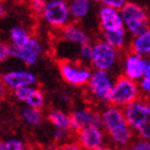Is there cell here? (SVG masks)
I'll list each match as a JSON object with an SVG mask.
<instances>
[{
	"label": "cell",
	"instance_id": "31",
	"mask_svg": "<svg viewBox=\"0 0 150 150\" xmlns=\"http://www.w3.org/2000/svg\"><path fill=\"white\" fill-rule=\"evenodd\" d=\"M58 150H84V149L73 139V141H67L59 144L58 145Z\"/></svg>",
	"mask_w": 150,
	"mask_h": 150
},
{
	"label": "cell",
	"instance_id": "13",
	"mask_svg": "<svg viewBox=\"0 0 150 150\" xmlns=\"http://www.w3.org/2000/svg\"><path fill=\"white\" fill-rule=\"evenodd\" d=\"M0 78L6 89L12 91L22 87L35 86L38 83L35 74L29 70H11L3 73Z\"/></svg>",
	"mask_w": 150,
	"mask_h": 150
},
{
	"label": "cell",
	"instance_id": "16",
	"mask_svg": "<svg viewBox=\"0 0 150 150\" xmlns=\"http://www.w3.org/2000/svg\"><path fill=\"white\" fill-rule=\"evenodd\" d=\"M101 39L119 52L127 50L129 46V42H130L129 33L125 27L112 30V31L101 32Z\"/></svg>",
	"mask_w": 150,
	"mask_h": 150
},
{
	"label": "cell",
	"instance_id": "38",
	"mask_svg": "<svg viewBox=\"0 0 150 150\" xmlns=\"http://www.w3.org/2000/svg\"><path fill=\"white\" fill-rule=\"evenodd\" d=\"M26 150H42V149L35 147V146H28V147H26Z\"/></svg>",
	"mask_w": 150,
	"mask_h": 150
},
{
	"label": "cell",
	"instance_id": "20",
	"mask_svg": "<svg viewBox=\"0 0 150 150\" xmlns=\"http://www.w3.org/2000/svg\"><path fill=\"white\" fill-rule=\"evenodd\" d=\"M31 33L24 26H14L9 32V39L12 47H21L25 45L31 38Z\"/></svg>",
	"mask_w": 150,
	"mask_h": 150
},
{
	"label": "cell",
	"instance_id": "40",
	"mask_svg": "<svg viewBox=\"0 0 150 150\" xmlns=\"http://www.w3.org/2000/svg\"><path fill=\"white\" fill-rule=\"evenodd\" d=\"M0 150H3V143L0 142Z\"/></svg>",
	"mask_w": 150,
	"mask_h": 150
},
{
	"label": "cell",
	"instance_id": "8",
	"mask_svg": "<svg viewBox=\"0 0 150 150\" xmlns=\"http://www.w3.org/2000/svg\"><path fill=\"white\" fill-rule=\"evenodd\" d=\"M41 17L48 27L55 30H61L72 22L67 0H48Z\"/></svg>",
	"mask_w": 150,
	"mask_h": 150
},
{
	"label": "cell",
	"instance_id": "17",
	"mask_svg": "<svg viewBox=\"0 0 150 150\" xmlns=\"http://www.w3.org/2000/svg\"><path fill=\"white\" fill-rule=\"evenodd\" d=\"M128 50L150 59V27L143 33L130 39Z\"/></svg>",
	"mask_w": 150,
	"mask_h": 150
},
{
	"label": "cell",
	"instance_id": "6",
	"mask_svg": "<svg viewBox=\"0 0 150 150\" xmlns=\"http://www.w3.org/2000/svg\"><path fill=\"white\" fill-rule=\"evenodd\" d=\"M60 77L66 84L75 88L86 87L90 79L92 70L89 66L83 64L78 60L60 59L57 63Z\"/></svg>",
	"mask_w": 150,
	"mask_h": 150
},
{
	"label": "cell",
	"instance_id": "39",
	"mask_svg": "<svg viewBox=\"0 0 150 150\" xmlns=\"http://www.w3.org/2000/svg\"><path fill=\"white\" fill-rule=\"evenodd\" d=\"M89 1H91L92 3H99V2H101V0H89Z\"/></svg>",
	"mask_w": 150,
	"mask_h": 150
},
{
	"label": "cell",
	"instance_id": "28",
	"mask_svg": "<svg viewBox=\"0 0 150 150\" xmlns=\"http://www.w3.org/2000/svg\"><path fill=\"white\" fill-rule=\"evenodd\" d=\"M138 87L141 90V96L143 99L150 101V81L147 77H143L138 81Z\"/></svg>",
	"mask_w": 150,
	"mask_h": 150
},
{
	"label": "cell",
	"instance_id": "5",
	"mask_svg": "<svg viewBox=\"0 0 150 150\" xmlns=\"http://www.w3.org/2000/svg\"><path fill=\"white\" fill-rule=\"evenodd\" d=\"M141 98V90L137 81L125 77L123 74L118 75L114 79L110 104L123 108Z\"/></svg>",
	"mask_w": 150,
	"mask_h": 150
},
{
	"label": "cell",
	"instance_id": "22",
	"mask_svg": "<svg viewBox=\"0 0 150 150\" xmlns=\"http://www.w3.org/2000/svg\"><path fill=\"white\" fill-rule=\"evenodd\" d=\"M21 117L27 125H31V127L40 125L45 118L42 110H35V108L28 106H25L21 110Z\"/></svg>",
	"mask_w": 150,
	"mask_h": 150
},
{
	"label": "cell",
	"instance_id": "2",
	"mask_svg": "<svg viewBox=\"0 0 150 150\" xmlns=\"http://www.w3.org/2000/svg\"><path fill=\"white\" fill-rule=\"evenodd\" d=\"M122 110L130 128L137 137L150 141V101L141 98Z\"/></svg>",
	"mask_w": 150,
	"mask_h": 150
},
{
	"label": "cell",
	"instance_id": "25",
	"mask_svg": "<svg viewBox=\"0 0 150 150\" xmlns=\"http://www.w3.org/2000/svg\"><path fill=\"white\" fill-rule=\"evenodd\" d=\"M48 0H27L28 8L31 13L35 16H41V13L45 8Z\"/></svg>",
	"mask_w": 150,
	"mask_h": 150
},
{
	"label": "cell",
	"instance_id": "19",
	"mask_svg": "<svg viewBox=\"0 0 150 150\" xmlns=\"http://www.w3.org/2000/svg\"><path fill=\"white\" fill-rule=\"evenodd\" d=\"M72 22L79 23L90 13L92 2L89 0H67Z\"/></svg>",
	"mask_w": 150,
	"mask_h": 150
},
{
	"label": "cell",
	"instance_id": "12",
	"mask_svg": "<svg viewBox=\"0 0 150 150\" xmlns=\"http://www.w3.org/2000/svg\"><path fill=\"white\" fill-rule=\"evenodd\" d=\"M148 59L128 50L122 60V74L134 81H139L145 76Z\"/></svg>",
	"mask_w": 150,
	"mask_h": 150
},
{
	"label": "cell",
	"instance_id": "30",
	"mask_svg": "<svg viewBox=\"0 0 150 150\" xmlns=\"http://www.w3.org/2000/svg\"><path fill=\"white\" fill-rule=\"evenodd\" d=\"M128 1L129 0H101V3H102V6L112 8V9L120 11L122 9V6H125Z\"/></svg>",
	"mask_w": 150,
	"mask_h": 150
},
{
	"label": "cell",
	"instance_id": "9",
	"mask_svg": "<svg viewBox=\"0 0 150 150\" xmlns=\"http://www.w3.org/2000/svg\"><path fill=\"white\" fill-rule=\"evenodd\" d=\"M71 131L74 134L75 132L79 131L81 129L93 125L98 128H102V118L101 112L93 110L92 107H81L75 108L69 114Z\"/></svg>",
	"mask_w": 150,
	"mask_h": 150
},
{
	"label": "cell",
	"instance_id": "11",
	"mask_svg": "<svg viewBox=\"0 0 150 150\" xmlns=\"http://www.w3.org/2000/svg\"><path fill=\"white\" fill-rule=\"evenodd\" d=\"M74 141L84 150H94L104 145L105 133L102 128L88 125L75 132Z\"/></svg>",
	"mask_w": 150,
	"mask_h": 150
},
{
	"label": "cell",
	"instance_id": "36",
	"mask_svg": "<svg viewBox=\"0 0 150 150\" xmlns=\"http://www.w3.org/2000/svg\"><path fill=\"white\" fill-rule=\"evenodd\" d=\"M94 150H116L114 147H112V146H107V145H102V146H100V147H98L97 149Z\"/></svg>",
	"mask_w": 150,
	"mask_h": 150
},
{
	"label": "cell",
	"instance_id": "1",
	"mask_svg": "<svg viewBox=\"0 0 150 150\" xmlns=\"http://www.w3.org/2000/svg\"><path fill=\"white\" fill-rule=\"evenodd\" d=\"M101 118L105 136L116 150H125L135 139V133L130 128L121 107L106 105L101 112Z\"/></svg>",
	"mask_w": 150,
	"mask_h": 150
},
{
	"label": "cell",
	"instance_id": "35",
	"mask_svg": "<svg viewBox=\"0 0 150 150\" xmlns=\"http://www.w3.org/2000/svg\"><path fill=\"white\" fill-rule=\"evenodd\" d=\"M145 77H147L150 81V59H148L147 68H146V71H145Z\"/></svg>",
	"mask_w": 150,
	"mask_h": 150
},
{
	"label": "cell",
	"instance_id": "32",
	"mask_svg": "<svg viewBox=\"0 0 150 150\" xmlns=\"http://www.w3.org/2000/svg\"><path fill=\"white\" fill-rule=\"evenodd\" d=\"M59 99L62 101V103H64V104L72 103V97H71L68 92H61V93L59 94Z\"/></svg>",
	"mask_w": 150,
	"mask_h": 150
},
{
	"label": "cell",
	"instance_id": "26",
	"mask_svg": "<svg viewBox=\"0 0 150 150\" xmlns=\"http://www.w3.org/2000/svg\"><path fill=\"white\" fill-rule=\"evenodd\" d=\"M12 57V46L11 44L0 41V64L6 62Z\"/></svg>",
	"mask_w": 150,
	"mask_h": 150
},
{
	"label": "cell",
	"instance_id": "10",
	"mask_svg": "<svg viewBox=\"0 0 150 150\" xmlns=\"http://www.w3.org/2000/svg\"><path fill=\"white\" fill-rule=\"evenodd\" d=\"M43 54V45L38 38L32 35L30 40L21 47H12V57L27 67L35 66Z\"/></svg>",
	"mask_w": 150,
	"mask_h": 150
},
{
	"label": "cell",
	"instance_id": "29",
	"mask_svg": "<svg viewBox=\"0 0 150 150\" xmlns=\"http://www.w3.org/2000/svg\"><path fill=\"white\" fill-rule=\"evenodd\" d=\"M32 87L33 86H30V87H22V88H18V89H15L14 91H12L13 96H14V98L17 101L24 103L26 101V99H27V97H28V94Z\"/></svg>",
	"mask_w": 150,
	"mask_h": 150
},
{
	"label": "cell",
	"instance_id": "4",
	"mask_svg": "<svg viewBox=\"0 0 150 150\" xmlns=\"http://www.w3.org/2000/svg\"><path fill=\"white\" fill-rule=\"evenodd\" d=\"M114 79L110 74L105 71L93 70L90 79L86 85V94L92 102L103 105H110V94Z\"/></svg>",
	"mask_w": 150,
	"mask_h": 150
},
{
	"label": "cell",
	"instance_id": "34",
	"mask_svg": "<svg viewBox=\"0 0 150 150\" xmlns=\"http://www.w3.org/2000/svg\"><path fill=\"white\" fill-rule=\"evenodd\" d=\"M6 14V6L3 0H0V19L3 18Z\"/></svg>",
	"mask_w": 150,
	"mask_h": 150
},
{
	"label": "cell",
	"instance_id": "37",
	"mask_svg": "<svg viewBox=\"0 0 150 150\" xmlns=\"http://www.w3.org/2000/svg\"><path fill=\"white\" fill-rule=\"evenodd\" d=\"M42 150H58V145L57 144H50L48 145L46 148H44Z\"/></svg>",
	"mask_w": 150,
	"mask_h": 150
},
{
	"label": "cell",
	"instance_id": "7",
	"mask_svg": "<svg viewBox=\"0 0 150 150\" xmlns=\"http://www.w3.org/2000/svg\"><path fill=\"white\" fill-rule=\"evenodd\" d=\"M119 50H115L102 39H97L92 43V57L90 68L97 71L108 72L115 68L119 61Z\"/></svg>",
	"mask_w": 150,
	"mask_h": 150
},
{
	"label": "cell",
	"instance_id": "21",
	"mask_svg": "<svg viewBox=\"0 0 150 150\" xmlns=\"http://www.w3.org/2000/svg\"><path fill=\"white\" fill-rule=\"evenodd\" d=\"M24 103L28 107H32L35 110H43L46 103V98H45L43 90L33 86Z\"/></svg>",
	"mask_w": 150,
	"mask_h": 150
},
{
	"label": "cell",
	"instance_id": "33",
	"mask_svg": "<svg viewBox=\"0 0 150 150\" xmlns=\"http://www.w3.org/2000/svg\"><path fill=\"white\" fill-rule=\"evenodd\" d=\"M6 91H8V89H6V86L3 85L2 81H1V78H0V102H1V101L6 98Z\"/></svg>",
	"mask_w": 150,
	"mask_h": 150
},
{
	"label": "cell",
	"instance_id": "27",
	"mask_svg": "<svg viewBox=\"0 0 150 150\" xmlns=\"http://www.w3.org/2000/svg\"><path fill=\"white\" fill-rule=\"evenodd\" d=\"M125 150H150V141H145L137 137Z\"/></svg>",
	"mask_w": 150,
	"mask_h": 150
},
{
	"label": "cell",
	"instance_id": "18",
	"mask_svg": "<svg viewBox=\"0 0 150 150\" xmlns=\"http://www.w3.org/2000/svg\"><path fill=\"white\" fill-rule=\"evenodd\" d=\"M46 119L55 129L72 133V131H71V123H70V116L68 112H63L62 110H60V108H50L46 112Z\"/></svg>",
	"mask_w": 150,
	"mask_h": 150
},
{
	"label": "cell",
	"instance_id": "24",
	"mask_svg": "<svg viewBox=\"0 0 150 150\" xmlns=\"http://www.w3.org/2000/svg\"><path fill=\"white\" fill-rule=\"evenodd\" d=\"M26 144L19 138H9L3 142V150H26Z\"/></svg>",
	"mask_w": 150,
	"mask_h": 150
},
{
	"label": "cell",
	"instance_id": "23",
	"mask_svg": "<svg viewBox=\"0 0 150 150\" xmlns=\"http://www.w3.org/2000/svg\"><path fill=\"white\" fill-rule=\"evenodd\" d=\"M91 57H92V43H85L78 46V61L83 64L90 67Z\"/></svg>",
	"mask_w": 150,
	"mask_h": 150
},
{
	"label": "cell",
	"instance_id": "15",
	"mask_svg": "<svg viewBox=\"0 0 150 150\" xmlns=\"http://www.w3.org/2000/svg\"><path fill=\"white\" fill-rule=\"evenodd\" d=\"M59 31L60 37H61V39L63 41L69 42V43L76 44L78 46L81 45V44L91 42L90 35L77 22H71Z\"/></svg>",
	"mask_w": 150,
	"mask_h": 150
},
{
	"label": "cell",
	"instance_id": "3",
	"mask_svg": "<svg viewBox=\"0 0 150 150\" xmlns=\"http://www.w3.org/2000/svg\"><path fill=\"white\" fill-rule=\"evenodd\" d=\"M120 14L125 30L131 37L141 35L149 28V15L139 3L129 0L120 10Z\"/></svg>",
	"mask_w": 150,
	"mask_h": 150
},
{
	"label": "cell",
	"instance_id": "14",
	"mask_svg": "<svg viewBox=\"0 0 150 150\" xmlns=\"http://www.w3.org/2000/svg\"><path fill=\"white\" fill-rule=\"evenodd\" d=\"M98 21L101 32L112 31L125 27L120 11L105 6H102L98 11Z\"/></svg>",
	"mask_w": 150,
	"mask_h": 150
}]
</instances>
